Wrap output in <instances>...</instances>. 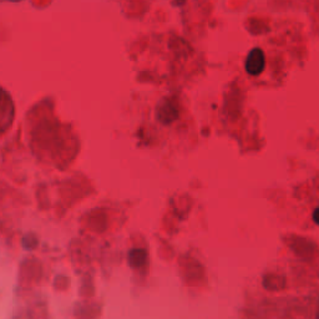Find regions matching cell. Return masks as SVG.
Instances as JSON below:
<instances>
[{
  "mask_svg": "<svg viewBox=\"0 0 319 319\" xmlns=\"http://www.w3.org/2000/svg\"><path fill=\"white\" fill-rule=\"evenodd\" d=\"M180 116V106L175 99H163L159 103L156 119L162 125H171Z\"/></svg>",
  "mask_w": 319,
  "mask_h": 319,
  "instance_id": "6da1fadb",
  "label": "cell"
},
{
  "mask_svg": "<svg viewBox=\"0 0 319 319\" xmlns=\"http://www.w3.org/2000/svg\"><path fill=\"white\" fill-rule=\"evenodd\" d=\"M266 66V57L265 54L261 49L254 48L253 50L249 52L246 59V70L249 75L257 76L265 70Z\"/></svg>",
  "mask_w": 319,
  "mask_h": 319,
  "instance_id": "7a4b0ae2",
  "label": "cell"
},
{
  "mask_svg": "<svg viewBox=\"0 0 319 319\" xmlns=\"http://www.w3.org/2000/svg\"><path fill=\"white\" fill-rule=\"evenodd\" d=\"M1 108H3V114H1V130H6L8 125L11 124V120H13V103H11V99L8 98V94H6L5 90H3V104H1Z\"/></svg>",
  "mask_w": 319,
  "mask_h": 319,
  "instance_id": "3957f363",
  "label": "cell"
},
{
  "mask_svg": "<svg viewBox=\"0 0 319 319\" xmlns=\"http://www.w3.org/2000/svg\"><path fill=\"white\" fill-rule=\"evenodd\" d=\"M147 258L146 251L142 248H133L131 249L129 253V262L133 267H140V266L145 265Z\"/></svg>",
  "mask_w": 319,
  "mask_h": 319,
  "instance_id": "277c9868",
  "label": "cell"
},
{
  "mask_svg": "<svg viewBox=\"0 0 319 319\" xmlns=\"http://www.w3.org/2000/svg\"><path fill=\"white\" fill-rule=\"evenodd\" d=\"M313 219H314V222H316L317 225H319V207L316 210V211H314Z\"/></svg>",
  "mask_w": 319,
  "mask_h": 319,
  "instance_id": "5b68a950",
  "label": "cell"
}]
</instances>
